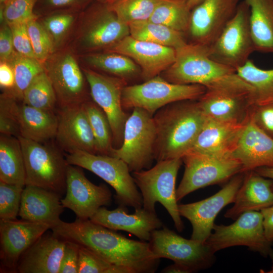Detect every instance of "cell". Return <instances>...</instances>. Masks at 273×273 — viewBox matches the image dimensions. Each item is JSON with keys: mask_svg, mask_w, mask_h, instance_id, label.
Listing matches in <instances>:
<instances>
[{"mask_svg": "<svg viewBox=\"0 0 273 273\" xmlns=\"http://www.w3.org/2000/svg\"><path fill=\"white\" fill-rule=\"evenodd\" d=\"M51 230L60 238L90 249L128 273H154L158 268L160 259L154 256L149 242L130 239L89 219L61 220Z\"/></svg>", "mask_w": 273, "mask_h": 273, "instance_id": "obj_1", "label": "cell"}, {"mask_svg": "<svg viewBox=\"0 0 273 273\" xmlns=\"http://www.w3.org/2000/svg\"><path fill=\"white\" fill-rule=\"evenodd\" d=\"M206 119L198 100L169 104L153 115L157 162L181 158L192 148Z\"/></svg>", "mask_w": 273, "mask_h": 273, "instance_id": "obj_2", "label": "cell"}, {"mask_svg": "<svg viewBox=\"0 0 273 273\" xmlns=\"http://www.w3.org/2000/svg\"><path fill=\"white\" fill-rule=\"evenodd\" d=\"M161 76L180 84H199L207 90L237 89L253 92L236 70L211 59L208 47L187 43L175 49L173 63Z\"/></svg>", "mask_w": 273, "mask_h": 273, "instance_id": "obj_3", "label": "cell"}, {"mask_svg": "<svg viewBox=\"0 0 273 273\" xmlns=\"http://www.w3.org/2000/svg\"><path fill=\"white\" fill-rule=\"evenodd\" d=\"M183 163L181 158L160 161L152 168L134 171L132 174L141 191L143 208L156 213L155 204L159 202L167 211L179 232L184 227L178 211L175 181Z\"/></svg>", "mask_w": 273, "mask_h": 273, "instance_id": "obj_4", "label": "cell"}, {"mask_svg": "<svg viewBox=\"0 0 273 273\" xmlns=\"http://www.w3.org/2000/svg\"><path fill=\"white\" fill-rule=\"evenodd\" d=\"M65 157L69 164L88 170L110 185L118 206L134 209L143 207L141 193L127 165L120 159L83 151L67 153Z\"/></svg>", "mask_w": 273, "mask_h": 273, "instance_id": "obj_5", "label": "cell"}, {"mask_svg": "<svg viewBox=\"0 0 273 273\" xmlns=\"http://www.w3.org/2000/svg\"><path fill=\"white\" fill-rule=\"evenodd\" d=\"M23 154L25 186L31 185L55 192L66 193L68 163L65 155L54 146L18 137Z\"/></svg>", "mask_w": 273, "mask_h": 273, "instance_id": "obj_6", "label": "cell"}, {"mask_svg": "<svg viewBox=\"0 0 273 273\" xmlns=\"http://www.w3.org/2000/svg\"><path fill=\"white\" fill-rule=\"evenodd\" d=\"M181 159L185 171L176 189L177 202L199 189L225 184L235 175L242 172L241 163L233 155L216 156L190 150Z\"/></svg>", "mask_w": 273, "mask_h": 273, "instance_id": "obj_7", "label": "cell"}, {"mask_svg": "<svg viewBox=\"0 0 273 273\" xmlns=\"http://www.w3.org/2000/svg\"><path fill=\"white\" fill-rule=\"evenodd\" d=\"M206 90L199 84L173 83L159 75L142 83L126 85L122 91V105L124 110L140 108L153 115L169 104L198 100Z\"/></svg>", "mask_w": 273, "mask_h": 273, "instance_id": "obj_8", "label": "cell"}, {"mask_svg": "<svg viewBox=\"0 0 273 273\" xmlns=\"http://www.w3.org/2000/svg\"><path fill=\"white\" fill-rule=\"evenodd\" d=\"M235 220L228 225L214 223L213 233L204 243L214 253L233 246H245L273 262V243L266 237L261 212H245Z\"/></svg>", "mask_w": 273, "mask_h": 273, "instance_id": "obj_9", "label": "cell"}, {"mask_svg": "<svg viewBox=\"0 0 273 273\" xmlns=\"http://www.w3.org/2000/svg\"><path fill=\"white\" fill-rule=\"evenodd\" d=\"M156 138L153 115L134 108L126 121L122 144L113 149L111 156L123 161L130 172L149 169L155 160Z\"/></svg>", "mask_w": 273, "mask_h": 273, "instance_id": "obj_10", "label": "cell"}, {"mask_svg": "<svg viewBox=\"0 0 273 273\" xmlns=\"http://www.w3.org/2000/svg\"><path fill=\"white\" fill-rule=\"evenodd\" d=\"M250 9L241 1L237 11L215 41L208 47L209 57L237 70L243 66L255 51L250 24Z\"/></svg>", "mask_w": 273, "mask_h": 273, "instance_id": "obj_11", "label": "cell"}, {"mask_svg": "<svg viewBox=\"0 0 273 273\" xmlns=\"http://www.w3.org/2000/svg\"><path fill=\"white\" fill-rule=\"evenodd\" d=\"M149 243L156 258L170 259L191 273L211 267L216 260L215 253L205 243L184 238L166 226L154 231Z\"/></svg>", "mask_w": 273, "mask_h": 273, "instance_id": "obj_12", "label": "cell"}, {"mask_svg": "<svg viewBox=\"0 0 273 273\" xmlns=\"http://www.w3.org/2000/svg\"><path fill=\"white\" fill-rule=\"evenodd\" d=\"M82 71L93 101L102 109L109 120L113 148H119L122 144L125 123L130 115L125 111L122 105V91L127 85V82L90 69H83Z\"/></svg>", "mask_w": 273, "mask_h": 273, "instance_id": "obj_13", "label": "cell"}, {"mask_svg": "<svg viewBox=\"0 0 273 273\" xmlns=\"http://www.w3.org/2000/svg\"><path fill=\"white\" fill-rule=\"evenodd\" d=\"M60 107L81 105L88 98L86 79L71 52L52 54L43 64Z\"/></svg>", "mask_w": 273, "mask_h": 273, "instance_id": "obj_14", "label": "cell"}, {"mask_svg": "<svg viewBox=\"0 0 273 273\" xmlns=\"http://www.w3.org/2000/svg\"><path fill=\"white\" fill-rule=\"evenodd\" d=\"M99 2L86 13L78 31L77 44L83 50L106 49L130 35L128 25Z\"/></svg>", "mask_w": 273, "mask_h": 273, "instance_id": "obj_15", "label": "cell"}, {"mask_svg": "<svg viewBox=\"0 0 273 273\" xmlns=\"http://www.w3.org/2000/svg\"><path fill=\"white\" fill-rule=\"evenodd\" d=\"M244 177V172L239 173L211 197L198 202L178 205L181 217L187 218L192 224L191 239L202 243L206 241L212 232L216 216L225 206L234 202Z\"/></svg>", "mask_w": 273, "mask_h": 273, "instance_id": "obj_16", "label": "cell"}, {"mask_svg": "<svg viewBox=\"0 0 273 273\" xmlns=\"http://www.w3.org/2000/svg\"><path fill=\"white\" fill-rule=\"evenodd\" d=\"M111 200L112 193L105 185H95L86 178L81 167L68 165L65 196L61 199L64 208L71 210L77 218L86 220Z\"/></svg>", "mask_w": 273, "mask_h": 273, "instance_id": "obj_17", "label": "cell"}, {"mask_svg": "<svg viewBox=\"0 0 273 273\" xmlns=\"http://www.w3.org/2000/svg\"><path fill=\"white\" fill-rule=\"evenodd\" d=\"M241 0H203L191 12L192 43L210 47L235 15Z\"/></svg>", "mask_w": 273, "mask_h": 273, "instance_id": "obj_18", "label": "cell"}, {"mask_svg": "<svg viewBox=\"0 0 273 273\" xmlns=\"http://www.w3.org/2000/svg\"><path fill=\"white\" fill-rule=\"evenodd\" d=\"M51 228L47 223L22 219H0L1 272H17L22 255Z\"/></svg>", "mask_w": 273, "mask_h": 273, "instance_id": "obj_19", "label": "cell"}, {"mask_svg": "<svg viewBox=\"0 0 273 273\" xmlns=\"http://www.w3.org/2000/svg\"><path fill=\"white\" fill-rule=\"evenodd\" d=\"M205 115L216 120L246 123L255 106L253 92L206 90L198 100Z\"/></svg>", "mask_w": 273, "mask_h": 273, "instance_id": "obj_20", "label": "cell"}, {"mask_svg": "<svg viewBox=\"0 0 273 273\" xmlns=\"http://www.w3.org/2000/svg\"><path fill=\"white\" fill-rule=\"evenodd\" d=\"M105 50L131 58L140 67L145 81L160 75L173 63L175 59V49L139 40L130 35Z\"/></svg>", "mask_w": 273, "mask_h": 273, "instance_id": "obj_21", "label": "cell"}, {"mask_svg": "<svg viewBox=\"0 0 273 273\" xmlns=\"http://www.w3.org/2000/svg\"><path fill=\"white\" fill-rule=\"evenodd\" d=\"M56 139L70 153L83 151L98 154L96 141L82 104L60 107Z\"/></svg>", "mask_w": 273, "mask_h": 273, "instance_id": "obj_22", "label": "cell"}, {"mask_svg": "<svg viewBox=\"0 0 273 273\" xmlns=\"http://www.w3.org/2000/svg\"><path fill=\"white\" fill-rule=\"evenodd\" d=\"M132 214L127 213L125 207L114 210L101 207L89 219L92 221L113 231L128 232L143 241L149 242L152 233L163 226L156 213L143 207L134 209Z\"/></svg>", "mask_w": 273, "mask_h": 273, "instance_id": "obj_23", "label": "cell"}, {"mask_svg": "<svg viewBox=\"0 0 273 273\" xmlns=\"http://www.w3.org/2000/svg\"><path fill=\"white\" fill-rule=\"evenodd\" d=\"M233 156L241 163L242 172L261 167H273V138L260 129L250 117Z\"/></svg>", "mask_w": 273, "mask_h": 273, "instance_id": "obj_24", "label": "cell"}, {"mask_svg": "<svg viewBox=\"0 0 273 273\" xmlns=\"http://www.w3.org/2000/svg\"><path fill=\"white\" fill-rule=\"evenodd\" d=\"M66 241L45 233L22 255L18 273H59Z\"/></svg>", "mask_w": 273, "mask_h": 273, "instance_id": "obj_25", "label": "cell"}, {"mask_svg": "<svg viewBox=\"0 0 273 273\" xmlns=\"http://www.w3.org/2000/svg\"><path fill=\"white\" fill-rule=\"evenodd\" d=\"M61 199L62 196L55 192L26 185L22 193L18 216L22 219L49 224L52 228L60 221L64 209Z\"/></svg>", "mask_w": 273, "mask_h": 273, "instance_id": "obj_26", "label": "cell"}, {"mask_svg": "<svg viewBox=\"0 0 273 273\" xmlns=\"http://www.w3.org/2000/svg\"><path fill=\"white\" fill-rule=\"evenodd\" d=\"M245 124L220 121L206 117L190 150L216 156L233 155Z\"/></svg>", "mask_w": 273, "mask_h": 273, "instance_id": "obj_27", "label": "cell"}, {"mask_svg": "<svg viewBox=\"0 0 273 273\" xmlns=\"http://www.w3.org/2000/svg\"><path fill=\"white\" fill-rule=\"evenodd\" d=\"M244 173L243 181L237 193L234 205L224 214L227 218L235 220L245 212L260 211L273 205V180L254 170Z\"/></svg>", "mask_w": 273, "mask_h": 273, "instance_id": "obj_28", "label": "cell"}, {"mask_svg": "<svg viewBox=\"0 0 273 273\" xmlns=\"http://www.w3.org/2000/svg\"><path fill=\"white\" fill-rule=\"evenodd\" d=\"M16 113L19 136L39 143L55 138L58 117L55 112L47 111L17 102Z\"/></svg>", "mask_w": 273, "mask_h": 273, "instance_id": "obj_29", "label": "cell"}, {"mask_svg": "<svg viewBox=\"0 0 273 273\" xmlns=\"http://www.w3.org/2000/svg\"><path fill=\"white\" fill-rule=\"evenodd\" d=\"M243 1L249 7V24L255 51L273 53V0Z\"/></svg>", "mask_w": 273, "mask_h": 273, "instance_id": "obj_30", "label": "cell"}, {"mask_svg": "<svg viewBox=\"0 0 273 273\" xmlns=\"http://www.w3.org/2000/svg\"><path fill=\"white\" fill-rule=\"evenodd\" d=\"M25 180L24 157L18 138L1 134L0 181L24 187Z\"/></svg>", "mask_w": 273, "mask_h": 273, "instance_id": "obj_31", "label": "cell"}, {"mask_svg": "<svg viewBox=\"0 0 273 273\" xmlns=\"http://www.w3.org/2000/svg\"><path fill=\"white\" fill-rule=\"evenodd\" d=\"M83 58L89 66L126 82L138 76H142L139 65L129 57L119 53L108 52L92 53Z\"/></svg>", "mask_w": 273, "mask_h": 273, "instance_id": "obj_32", "label": "cell"}, {"mask_svg": "<svg viewBox=\"0 0 273 273\" xmlns=\"http://www.w3.org/2000/svg\"><path fill=\"white\" fill-rule=\"evenodd\" d=\"M130 35L133 38L176 49L186 43L184 33L149 20L128 24Z\"/></svg>", "mask_w": 273, "mask_h": 273, "instance_id": "obj_33", "label": "cell"}, {"mask_svg": "<svg viewBox=\"0 0 273 273\" xmlns=\"http://www.w3.org/2000/svg\"><path fill=\"white\" fill-rule=\"evenodd\" d=\"M236 72L252 87L255 105L273 103V69H262L249 59Z\"/></svg>", "mask_w": 273, "mask_h": 273, "instance_id": "obj_34", "label": "cell"}, {"mask_svg": "<svg viewBox=\"0 0 273 273\" xmlns=\"http://www.w3.org/2000/svg\"><path fill=\"white\" fill-rule=\"evenodd\" d=\"M191 12L186 1L164 0L157 6L149 20L185 34L189 29Z\"/></svg>", "mask_w": 273, "mask_h": 273, "instance_id": "obj_35", "label": "cell"}, {"mask_svg": "<svg viewBox=\"0 0 273 273\" xmlns=\"http://www.w3.org/2000/svg\"><path fill=\"white\" fill-rule=\"evenodd\" d=\"M82 105L96 141L98 154L111 156L113 136L106 114L93 100L87 101Z\"/></svg>", "mask_w": 273, "mask_h": 273, "instance_id": "obj_36", "label": "cell"}, {"mask_svg": "<svg viewBox=\"0 0 273 273\" xmlns=\"http://www.w3.org/2000/svg\"><path fill=\"white\" fill-rule=\"evenodd\" d=\"M7 62L11 65L15 76V85L9 94L18 101H22L27 87L36 76L45 71L43 65L36 59L23 56L16 51Z\"/></svg>", "mask_w": 273, "mask_h": 273, "instance_id": "obj_37", "label": "cell"}, {"mask_svg": "<svg viewBox=\"0 0 273 273\" xmlns=\"http://www.w3.org/2000/svg\"><path fill=\"white\" fill-rule=\"evenodd\" d=\"M22 103L37 109L55 112L57 96L45 71L36 76L24 91Z\"/></svg>", "mask_w": 273, "mask_h": 273, "instance_id": "obj_38", "label": "cell"}, {"mask_svg": "<svg viewBox=\"0 0 273 273\" xmlns=\"http://www.w3.org/2000/svg\"><path fill=\"white\" fill-rule=\"evenodd\" d=\"M164 0H113L106 4L118 18L128 24L149 20L157 6Z\"/></svg>", "mask_w": 273, "mask_h": 273, "instance_id": "obj_39", "label": "cell"}, {"mask_svg": "<svg viewBox=\"0 0 273 273\" xmlns=\"http://www.w3.org/2000/svg\"><path fill=\"white\" fill-rule=\"evenodd\" d=\"M75 20V15L69 12L54 13L42 19L40 23L49 34L55 50L66 39Z\"/></svg>", "mask_w": 273, "mask_h": 273, "instance_id": "obj_40", "label": "cell"}, {"mask_svg": "<svg viewBox=\"0 0 273 273\" xmlns=\"http://www.w3.org/2000/svg\"><path fill=\"white\" fill-rule=\"evenodd\" d=\"M78 273H128L111 264L90 249L79 245Z\"/></svg>", "mask_w": 273, "mask_h": 273, "instance_id": "obj_41", "label": "cell"}, {"mask_svg": "<svg viewBox=\"0 0 273 273\" xmlns=\"http://www.w3.org/2000/svg\"><path fill=\"white\" fill-rule=\"evenodd\" d=\"M37 19L28 21L26 25L35 57L43 64L55 50L49 34Z\"/></svg>", "mask_w": 273, "mask_h": 273, "instance_id": "obj_42", "label": "cell"}, {"mask_svg": "<svg viewBox=\"0 0 273 273\" xmlns=\"http://www.w3.org/2000/svg\"><path fill=\"white\" fill-rule=\"evenodd\" d=\"M24 188L0 181V219H17Z\"/></svg>", "mask_w": 273, "mask_h": 273, "instance_id": "obj_43", "label": "cell"}, {"mask_svg": "<svg viewBox=\"0 0 273 273\" xmlns=\"http://www.w3.org/2000/svg\"><path fill=\"white\" fill-rule=\"evenodd\" d=\"M36 0H9L1 5L4 22L8 24L27 23L37 18L34 12Z\"/></svg>", "mask_w": 273, "mask_h": 273, "instance_id": "obj_44", "label": "cell"}, {"mask_svg": "<svg viewBox=\"0 0 273 273\" xmlns=\"http://www.w3.org/2000/svg\"><path fill=\"white\" fill-rule=\"evenodd\" d=\"M18 101L11 95L3 93L0 97L1 134L19 136L16 107Z\"/></svg>", "mask_w": 273, "mask_h": 273, "instance_id": "obj_45", "label": "cell"}, {"mask_svg": "<svg viewBox=\"0 0 273 273\" xmlns=\"http://www.w3.org/2000/svg\"><path fill=\"white\" fill-rule=\"evenodd\" d=\"M9 25L12 30L15 51L23 56L36 59L27 31L26 23Z\"/></svg>", "mask_w": 273, "mask_h": 273, "instance_id": "obj_46", "label": "cell"}, {"mask_svg": "<svg viewBox=\"0 0 273 273\" xmlns=\"http://www.w3.org/2000/svg\"><path fill=\"white\" fill-rule=\"evenodd\" d=\"M251 118L260 129L273 138V103L255 105Z\"/></svg>", "mask_w": 273, "mask_h": 273, "instance_id": "obj_47", "label": "cell"}, {"mask_svg": "<svg viewBox=\"0 0 273 273\" xmlns=\"http://www.w3.org/2000/svg\"><path fill=\"white\" fill-rule=\"evenodd\" d=\"M79 245L66 241L59 273H78Z\"/></svg>", "mask_w": 273, "mask_h": 273, "instance_id": "obj_48", "label": "cell"}, {"mask_svg": "<svg viewBox=\"0 0 273 273\" xmlns=\"http://www.w3.org/2000/svg\"><path fill=\"white\" fill-rule=\"evenodd\" d=\"M15 51L11 29L4 22L0 30L1 61H8Z\"/></svg>", "mask_w": 273, "mask_h": 273, "instance_id": "obj_49", "label": "cell"}, {"mask_svg": "<svg viewBox=\"0 0 273 273\" xmlns=\"http://www.w3.org/2000/svg\"><path fill=\"white\" fill-rule=\"evenodd\" d=\"M90 0H36L38 5L46 10L76 9L82 7Z\"/></svg>", "mask_w": 273, "mask_h": 273, "instance_id": "obj_50", "label": "cell"}, {"mask_svg": "<svg viewBox=\"0 0 273 273\" xmlns=\"http://www.w3.org/2000/svg\"><path fill=\"white\" fill-rule=\"evenodd\" d=\"M15 85V76L11 65L7 61H1L0 86L3 93L10 94Z\"/></svg>", "mask_w": 273, "mask_h": 273, "instance_id": "obj_51", "label": "cell"}, {"mask_svg": "<svg viewBox=\"0 0 273 273\" xmlns=\"http://www.w3.org/2000/svg\"><path fill=\"white\" fill-rule=\"evenodd\" d=\"M263 218V225L267 239L273 243V205L260 211Z\"/></svg>", "mask_w": 273, "mask_h": 273, "instance_id": "obj_52", "label": "cell"}, {"mask_svg": "<svg viewBox=\"0 0 273 273\" xmlns=\"http://www.w3.org/2000/svg\"><path fill=\"white\" fill-rule=\"evenodd\" d=\"M161 272L163 273H191L186 267L176 263H174L164 268Z\"/></svg>", "mask_w": 273, "mask_h": 273, "instance_id": "obj_53", "label": "cell"}, {"mask_svg": "<svg viewBox=\"0 0 273 273\" xmlns=\"http://www.w3.org/2000/svg\"><path fill=\"white\" fill-rule=\"evenodd\" d=\"M254 170L260 175L273 180V167H261ZM272 190L273 191V185Z\"/></svg>", "mask_w": 273, "mask_h": 273, "instance_id": "obj_54", "label": "cell"}, {"mask_svg": "<svg viewBox=\"0 0 273 273\" xmlns=\"http://www.w3.org/2000/svg\"><path fill=\"white\" fill-rule=\"evenodd\" d=\"M203 0H187V4L188 8L192 10L194 7L201 3Z\"/></svg>", "mask_w": 273, "mask_h": 273, "instance_id": "obj_55", "label": "cell"}, {"mask_svg": "<svg viewBox=\"0 0 273 273\" xmlns=\"http://www.w3.org/2000/svg\"><path fill=\"white\" fill-rule=\"evenodd\" d=\"M98 2H100L101 3L107 4V3H109L111 2H112L113 0H98Z\"/></svg>", "mask_w": 273, "mask_h": 273, "instance_id": "obj_56", "label": "cell"}, {"mask_svg": "<svg viewBox=\"0 0 273 273\" xmlns=\"http://www.w3.org/2000/svg\"><path fill=\"white\" fill-rule=\"evenodd\" d=\"M9 0H0V3L1 4H4Z\"/></svg>", "mask_w": 273, "mask_h": 273, "instance_id": "obj_57", "label": "cell"}, {"mask_svg": "<svg viewBox=\"0 0 273 273\" xmlns=\"http://www.w3.org/2000/svg\"><path fill=\"white\" fill-rule=\"evenodd\" d=\"M183 1H186L187 2V0H183Z\"/></svg>", "mask_w": 273, "mask_h": 273, "instance_id": "obj_58", "label": "cell"}]
</instances>
